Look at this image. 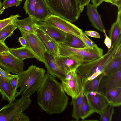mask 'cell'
I'll return each instance as SVG.
<instances>
[{
	"mask_svg": "<svg viewBox=\"0 0 121 121\" xmlns=\"http://www.w3.org/2000/svg\"><path fill=\"white\" fill-rule=\"evenodd\" d=\"M17 27L14 25V22L5 27L0 30V41L4 42L5 39L11 36L14 31Z\"/></svg>",
	"mask_w": 121,
	"mask_h": 121,
	"instance_id": "cell-28",
	"label": "cell"
},
{
	"mask_svg": "<svg viewBox=\"0 0 121 121\" xmlns=\"http://www.w3.org/2000/svg\"><path fill=\"white\" fill-rule=\"evenodd\" d=\"M19 29L22 35L26 41V47L32 53L35 57V59L45 64L44 54L47 52V50L36 34L30 33L21 29Z\"/></svg>",
	"mask_w": 121,
	"mask_h": 121,
	"instance_id": "cell-9",
	"label": "cell"
},
{
	"mask_svg": "<svg viewBox=\"0 0 121 121\" xmlns=\"http://www.w3.org/2000/svg\"><path fill=\"white\" fill-rule=\"evenodd\" d=\"M8 50L15 57L22 60L27 58H35V57L32 53L26 47L22 46L15 48H9Z\"/></svg>",
	"mask_w": 121,
	"mask_h": 121,
	"instance_id": "cell-23",
	"label": "cell"
},
{
	"mask_svg": "<svg viewBox=\"0 0 121 121\" xmlns=\"http://www.w3.org/2000/svg\"><path fill=\"white\" fill-rule=\"evenodd\" d=\"M85 93L95 112L100 115L109 104L105 95L98 91Z\"/></svg>",
	"mask_w": 121,
	"mask_h": 121,
	"instance_id": "cell-12",
	"label": "cell"
},
{
	"mask_svg": "<svg viewBox=\"0 0 121 121\" xmlns=\"http://www.w3.org/2000/svg\"></svg>",
	"mask_w": 121,
	"mask_h": 121,
	"instance_id": "cell-47",
	"label": "cell"
},
{
	"mask_svg": "<svg viewBox=\"0 0 121 121\" xmlns=\"http://www.w3.org/2000/svg\"><path fill=\"white\" fill-rule=\"evenodd\" d=\"M103 33H104L105 36V38L104 40V43L107 47L108 50H109L111 47V41L110 38L106 34L105 29L104 30Z\"/></svg>",
	"mask_w": 121,
	"mask_h": 121,
	"instance_id": "cell-40",
	"label": "cell"
},
{
	"mask_svg": "<svg viewBox=\"0 0 121 121\" xmlns=\"http://www.w3.org/2000/svg\"><path fill=\"white\" fill-rule=\"evenodd\" d=\"M36 34L44 44L47 52L54 58L59 55L58 43L39 29L37 30Z\"/></svg>",
	"mask_w": 121,
	"mask_h": 121,
	"instance_id": "cell-14",
	"label": "cell"
},
{
	"mask_svg": "<svg viewBox=\"0 0 121 121\" xmlns=\"http://www.w3.org/2000/svg\"><path fill=\"white\" fill-rule=\"evenodd\" d=\"M19 41L21 44L22 47H26V41L24 38L22 36L20 37L18 39Z\"/></svg>",
	"mask_w": 121,
	"mask_h": 121,
	"instance_id": "cell-43",
	"label": "cell"
},
{
	"mask_svg": "<svg viewBox=\"0 0 121 121\" xmlns=\"http://www.w3.org/2000/svg\"><path fill=\"white\" fill-rule=\"evenodd\" d=\"M51 14L43 0H36L34 17L36 20L45 21Z\"/></svg>",
	"mask_w": 121,
	"mask_h": 121,
	"instance_id": "cell-19",
	"label": "cell"
},
{
	"mask_svg": "<svg viewBox=\"0 0 121 121\" xmlns=\"http://www.w3.org/2000/svg\"><path fill=\"white\" fill-rule=\"evenodd\" d=\"M38 24V29L42 31L58 43H64L65 40L66 33L49 25L45 21H39Z\"/></svg>",
	"mask_w": 121,
	"mask_h": 121,
	"instance_id": "cell-13",
	"label": "cell"
},
{
	"mask_svg": "<svg viewBox=\"0 0 121 121\" xmlns=\"http://www.w3.org/2000/svg\"><path fill=\"white\" fill-rule=\"evenodd\" d=\"M108 3L117 6L118 10H121V0H110Z\"/></svg>",
	"mask_w": 121,
	"mask_h": 121,
	"instance_id": "cell-41",
	"label": "cell"
},
{
	"mask_svg": "<svg viewBox=\"0 0 121 121\" xmlns=\"http://www.w3.org/2000/svg\"><path fill=\"white\" fill-rule=\"evenodd\" d=\"M21 2L18 0H4L2 6L5 9L13 6L17 7L20 5Z\"/></svg>",
	"mask_w": 121,
	"mask_h": 121,
	"instance_id": "cell-34",
	"label": "cell"
},
{
	"mask_svg": "<svg viewBox=\"0 0 121 121\" xmlns=\"http://www.w3.org/2000/svg\"><path fill=\"white\" fill-rule=\"evenodd\" d=\"M18 77L17 75H13L11 79L9 82L10 87L12 91L15 94H19V92L17 91L18 84Z\"/></svg>",
	"mask_w": 121,
	"mask_h": 121,
	"instance_id": "cell-33",
	"label": "cell"
},
{
	"mask_svg": "<svg viewBox=\"0 0 121 121\" xmlns=\"http://www.w3.org/2000/svg\"><path fill=\"white\" fill-rule=\"evenodd\" d=\"M114 107L110 104L105 108L100 114V121H111L114 112Z\"/></svg>",
	"mask_w": 121,
	"mask_h": 121,
	"instance_id": "cell-29",
	"label": "cell"
},
{
	"mask_svg": "<svg viewBox=\"0 0 121 121\" xmlns=\"http://www.w3.org/2000/svg\"><path fill=\"white\" fill-rule=\"evenodd\" d=\"M9 48L4 42L0 41V67L14 74L24 71V63L9 51Z\"/></svg>",
	"mask_w": 121,
	"mask_h": 121,
	"instance_id": "cell-7",
	"label": "cell"
},
{
	"mask_svg": "<svg viewBox=\"0 0 121 121\" xmlns=\"http://www.w3.org/2000/svg\"><path fill=\"white\" fill-rule=\"evenodd\" d=\"M0 94L2 96L1 101H7L9 103L19 95L12 91L9 82L0 77Z\"/></svg>",
	"mask_w": 121,
	"mask_h": 121,
	"instance_id": "cell-20",
	"label": "cell"
},
{
	"mask_svg": "<svg viewBox=\"0 0 121 121\" xmlns=\"http://www.w3.org/2000/svg\"><path fill=\"white\" fill-rule=\"evenodd\" d=\"M38 22L35 19L29 16L23 19H17L14 24L19 29L27 33L36 34L37 30L38 29Z\"/></svg>",
	"mask_w": 121,
	"mask_h": 121,
	"instance_id": "cell-16",
	"label": "cell"
},
{
	"mask_svg": "<svg viewBox=\"0 0 121 121\" xmlns=\"http://www.w3.org/2000/svg\"><path fill=\"white\" fill-rule=\"evenodd\" d=\"M121 68V58L115 55L105 67L102 73L104 75L110 74Z\"/></svg>",
	"mask_w": 121,
	"mask_h": 121,
	"instance_id": "cell-26",
	"label": "cell"
},
{
	"mask_svg": "<svg viewBox=\"0 0 121 121\" xmlns=\"http://www.w3.org/2000/svg\"><path fill=\"white\" fill-rule=\"evenodd\" d=\"M121 92V87H119L109 91L104 95L110 103Z\"/></svg>",
	"mask_w": 121,
	"mask_h": 121,
	"instance_id": "cell-32",
	"label": "cell"
},
{
	"mask_svg": "<svg viewBox=\"0 0 121 121\" xmlns=\"http://www.w3.org/2000/svg\"><path fill=\"white\" fill-rule=\"evenodd\" d=\"M52 14L60 17L71 22L79 17L81 13L78 0H43Z\"/></svg>",
	"mask_w": 121,
	"mask_h": 121,
	"instance_id": "cell-4",
	"label": "cell"
},
{
	"mask_svg": "<svg viewBox=\"0 0 121 121\" xmlns=\"http://www.w3.org/2000/svg\"><path fill=\"white\" fill-rule=\"evenodd\" d=\"M91 0H78L81 13L82 11L85 6L89 3Z\"/></svg>",
	"mask_w": 121,
	"mask_h": 121,
	"instance_id": "cell-39",
	"label": "cell"
},
{
	"mask_svg": "<svg viewBox=\"0 0 121 121\" xmlns=\"http://www.w3.org/2000/svg\"><path fill=\"white\" fill-rule=\"evenodd\" d=\"M13 75L10 72L2 69L0 67V77L9 82Z\"/></svg>",
	"mask_w": 121,
	"mask_h": 121,
	"instance_id": "cell-36",
	"label": "cell"
},
{
	"mask_svg": "<svg viewBox=\"0 0 121 121\" xmlns=\"http://www.w3.org/2000/svg\"><path fill=\"white\" fill-rule=\"evenodd\" d=\"M59 55L70 57L78 63L90 61L101 56L103 50L95 44L92 48H75L60 44L59 46Z\"/></svg>",
	"mask_w": 121,
	"mask_h": 121,
	"instance_id": "cell-5",
	"label": "cell"
},
{
	"mask_svg": "<svg viewBox=\"0 0 121 121\" xmlns=\"http://www.w3.org/2000/svg\"><path fill=\"white\" fill-rule=\"evenodd\" d=\"M37 91L38 105L50 115L60 114L67 107L69 99L61 83L48 73L45 74Z\"/></svg>",
	"mask_w": 121,
	"mask_h": 121,
	"instance_id": "cell-1",
	"label": "cell"
},
{
	"mask_svg": "<svg viewBox=\"0 0 121 121\" xmlns=\"http://www.w3.org/2000/svg\"><path fill=\"white\" fill-rule=\"evenodd\" d=\"M110 0H104V1L108 3Z\"/></svg>",
	"mask_w": 121,
	"mask_h": 121,
	"instance_id": "cell-45",
	"label": "cell"
},
{
	"mask_svg": "<svg viewBox=\"0 0 121 121\" xmlns=\"http://www.w3.org/2000/svg\"><path fill=\"white\" fill-rule=\"evenodd\" d=\"M86 13L92 26L103 33L105 28L100 17L98 12L97 7L89 4L87 5Z\"/></svg>",
	"mask_w": 121,
	"mask_h": 121,
	"instance_id": "cell-17",
	"label": "cell"
},
{
	"mask_svg": "<svg viewBox=\"0 0 121 121\" xmlns=\"http://www.w3.org/2000/svg\"><path fill=\"white\" fill-rule=\"evenodd\" d=\"M73 70L67 74L65 79L60 80L63 89L72 98L77 97L86 81Z\"/></svg>",
	"mask_w": 121,
	"mask_h": 121,
	"instance_id": "cell-8",
	"label": "cell"
},
{
	"mask_svg": "<svg viewBox=\"0 0 121 121\" xmlns=\"http://www.w3.org/2000/svg\"><path fill=\"white\" fill-rule=\"evenodd\" d=\"M95 112L86 93L84 92V97L80 111V118L83 120Z\"/></svg>",
	"mask_w": 121,
	"mask_h": 121,
	"instance_id": "cell-24",
	"label": "cell"
},
{
	"mask_svg": "<svg viewBox=\"0 0 121 121\" xmlns=\"http://www.w3.org/2000/svg\"><path fill=\"white\" fill-rule=\"evenodd\" d=\"M121 46V36L107 52L92 61L82 63L76 70L77 73L85 80L96 73L101 74L108 63L115 55L117 50Z\"/></svg>",
	"mask_w": 121,
	"mask_h": 121,
	"instance_id": "cell-3",
	"label": "cell"
},
{
	"mask_svg": "<svg viewBox=\"0 0 121 121\" xmlns=\"http://www.w3.org/2000/svg\"><path fill=\"white\" fill-rule=\"evenodd\" d=\"M84 33L86 35L90 37L99 39L100 38L99 33L95 31L92 30L86 31Z\"/></svg>",
	"mask_w": 121,
	"mask_h": 121,
	"instance_id": "cell-38",
	"label": "cell"
},
{
	"mask_svg": "<svg viewBox=\"0 0 121 121\" xmlns=\"http://www.w3.org/2000/svg\"><path fill=\"white\" fill-rule=\"evenodd\" d=\"M104 0H91L92 2V4L97 7L99 6Z\"/></svg>",
	"mask_w": 121,
	"mask_h": 121,
	"instance_id": "cell-42",
	"label": "cell"
},
{
	"mask_svg": "<svg viewBox=\"0 0 121 121\" xmlns=\"http://www.w3.org/2000/svg\"><path fill=\"white\" fill-rule=\"evenodd\" d=\"M19 1H20L21 2L23 0H18Z\"/></svg>",
	"mask_w": 121,
	"mask_h": 121,
	"instance_id": "cell-46",
	"label": "cell"
},
{
	"mask_svg": "<svg viewBox=\"0 0 121 121\" xmlns=\"http://www.w3.org/2000/svg\"><path fill=\"white\" fill-rule=\"evenodd\" d=\"M67 46L75 48H86L82 40L74 35L66 33L65 41L63 44Z\"/></svg>",
	"mask_w": 121,
	"mask_h": 121,
	"instance_id": "cell-25",
	"label": "cell"
},
{
	"mask_svg": "<svg viewBox=\"0 0 121 121\" xmlns=\"http://www.w3.org/2000/svg\"><path fill=\"white\" fill-rule=\"evenodd\" d=\"M45 22L66 33L74 35L82 39L81 35L82 30L65 19L51 14L46 19Z\"/></svg>",
	"mask_w": 121,
	"mask_h": 121,
	"instance_id": "cell-10",
	"label": "cell"
},
{
	"mask_svg": "<svg viewBox=\"0 0 121 121\" xmlns=\"http://www.w3.org/2000/svg\"><path fill=\"white\" fill-rule=\"evenodd\" d=\"M81 36L82 40L87 48H92L94 47L96 44L89 38L83 31L81 33Z\"/></svg>",
	"mask_w": 121,
	"mask_h": 121,
	"instance_id": "cell-35",
	"label": "cell"
},
{
	"mask_svg": "<svg viewBox=\"0 0 121 121\" xmlns=\"http://www.w3.org/2000/svg\"><path fill=\"white\" fill-rule=\"evenodd\" d=\"M108 32L109 37L112 42V46L116 43L121 36V16H117L116 21L112 25Z\"/></svg>",
	"mask_w": 121,
	"mask_h": 121,
	"instance_id": "cell-22",
	"label": "cell"
},
{
	"mask_svg": "<svg viewBox=\"0 0 121 121\" xmlns=\"http://www.w3.org/2000/svg\"><path fill=\"white\" fill-rule=\"evenodd\" d=\"M44 58L45 66L47 69V72L53 77L58 78L60 80L65 79L66 75L58 65L55 58L47 52L44 54Z\"/></svg>",
	"mask_w": 121,
	"mask_h": 121,
	"instance_id": "cell-15",
	"label": "cell"
},
{
	"mask_svg": "<svg viewBox=\"0 0 121 121\" xmlns=\"http://www.w3.org/2000/svg\"><path fill=\"white\" fill-rule=\"evenodd\" d=\"M21 16L18 14L11 15L9 17L0 21V30L7 25L14 22L15 21Z\"/></svg>",
	"mask_w": 121,
	"mask_h": 121,
	"instance_id": "cell-31",
	"label": "cell"
},
{
	"mask_svg": "<svg viewBox=\"0 0 121 121\" xmlns=\"http://www.w3.org/2000/svg\"><path fill=\"white\" fill-rule=\"evenodd\" d=\"M36 0H25L23 8L26 14L34 18L35 5Z\"/></svg>",
	"mask_w": 121,
	"mask_h": 121,
	"instance_id": "cell-30",
	"label": "cell"
},
{
	"mask_svg": "<svg viewBox=\"0 0 121 121\" xmlns=\"http://www.w3.org/2000/svg\"><path fill=\"white\" fill-rule=\"evenodd\" d=\"M45 72L43 68L32 65L26 70L17 74L19 78L18 87H20L19 95L30 97L37 91L41 84Z\"/></svg>",
	"mask_w": 121,
	"mask_h": 121,
	"instance_id": "cell-2",
	"label": "cell"
},
{
	"mask_svg": "<svg viewBox=\"0 0 121 121\" xmlns=\"http://www.w3.org/2000/svg\"><path fill=\"white\" fill-rule=\"evenodd\" d=\"M104 75L102 73L93 79L86 81L84 86V92L86 93L98 91L100 81Z\"/></svg>",
	"mask_w": 121,
	"mask_h": 121,
	"instance_id": "cell-27",
	"label": "cell"
},
{
	"mask_svg": "<svg viewBox=\"0 0 121 121\" xmlns=\"http://www.w3.org/2000/svg\"><path fill=\"white\" fill-rule=\"evenodd\" d=\"M85 85L78 96L75 98H72L71 104L73 107L72 116L73 119L77 121H78L80 118L81 109L83 98Z\"/></svg>",
	"mask_w": 121,
	"mask_h": 121,
	"instance_id": "cell-21",
	"label": "cell"
},
{
	"mask_svg": "<svg viewBox=\"0 0 121 121\" xmlns=\"http://www.w3.org/2000/svg\"><path fill=\"white\" fill-rule=\"evenodd\" d=\"M121 87V68L102 78L98 91L105 95L109 91L117 87Z\"/></svg>",
	"mask_w": 121,
	"mask_h": 121,
	"instance_id": "cell-11",
	"label": "cell"
},
{
	"mask_svg": "<svg viewBox=\"0 0 121 121\" xmlns=\"http://www.w3.org/2000/svg\"><path fill=\"white\" fill-rule=\"evenodd\" d=\"M2 0H0V10L2 8Z\"/></svg>",
	"mask_w": 121,
	"mask_h": 121,
	"instance_id": "cell-44",
	"label": "cell"
},
{
	"mask_svg": "<svg viewBox=\"0 0 121 121\" xmlns=\"http://www.w3.org/2000/svg\"><path fill=\"white\" fill-rule=\"evenodd\" d=\"M55 58L58 65L66 75L71 71L76 70L80 64L66 56L58 55Z\"/></svg>",
	"mask_w": 121,
	"mask_h": 121,
	"instance_id": "cell-18",
	"label": "cell"
},
{
	"mask_svg": "<svg viewBox=\"0 0 121 121\" xmlns=\"http://www.w3.org/2000/svg\"><path fill=\"white\" fill-rule=\"evenodd\" d=\"M114 107H119L121 105V92L109 104Z\"/></svg>",
	"mask_w": 121,
	"mask_h": 121,
	"instance_id": "cell-37",
	"label": "cell"
},
{
	"mask_svg": "<svg viewBox=\"0 0 121 121\" xmlns=\"http://www.w3.org/2000/svg\"><path fill=\"white\" fill-rule=\"evenodd\" d=\"M31 103L29 97L15 99L0 109V121H15L16 117L27 109Z\"/></svg>",
	"mask_w": 121,
	"mask_h": 121,
	"instance_id": "cell-6",
	"label": "cell"
}]
</instances>
